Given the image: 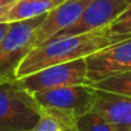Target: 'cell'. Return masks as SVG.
<instances>
[{"mask_svg": "<svg viewBox=\"0 0 131 131\" xmlns=\"http://www.w3.org/2000/svg\"><path fill=\"white\" fill-rule=\"evenodd\" d=\"M65 0H15L1 15L0 22L12 23L48 13Z\"/></svg>", "mask_w": 131, "mask_h": 131, "instance_id": "10", "label": "cell"}, {"mask_svg": "<svg viewBox=\"0 0 131 131\" xmlns=\"http://www.w3.org/2000/svg\"><path fill=\"white\" fill-rule=\"evenodd\" d=\"M28 131H69L64 125H61L56 118L42 112L38 122Z\"/></svg>", "mask_w": 131, "mask_h": 131, "instance_id": "14", "label": "cell"}, {"mask_svg": "<svg viewBox=\"0 0 131 131\" xmlns=\"http://www.w3.org/2000/svg\"><path fill=\"white\" fill-rule=\"evenodd\" d=\"M8 27H9V23L0 22V41H1V38L4 37V35L6 33V31H8Z\"/></svg>", "mask_w": 131, "mask_h": 131, "instance_id": "16", "label": "cell"}, {"mask_svg": "<svg viewBox=\"0 0 131 131\" xmlns=\"http://www.w3.org/2000/svg\"><path fill=\"white\" fill-rule=\"evenodd\" d=\"M17 80L31 94L55 88L90 84L87 77L85 57L47 66L32 74L24 75Z\"/></svg>", "mask_w": 131, "mask_h": 131, "instance_id": "5", "label": "cell"}, {"mask_svg": "<svg viewBox=\"0 0 131 131\" xmlns=\"http://www.w3.org/2000/svg\"><path fill=\"white\" fill-rule=\"evenodd\" d=\"M129 3H131V0H129Z\"/></svg>", "mask_w": 131, "mask_h": 131, "instance_id": "17", "label": "cell"}, {"mask_svg": "<svg viewBox=\"0 0 131 131\" xmlns=\"http://www.w3.org/2000/svg\"><path fill=\"white\" fill-rule=\"evenodd\" d=\"M110 45L113 43L107 36L106 27L83 35L51 38L31 50V52L20 62L15 79L51 65L84 59Z\"/></svg>", "mask_w": 131, "mask_h": 131, "instance_id": "1", "label": "cell"}, {"mask_svg": "<svg viewBox=\"0 0 131 131\" xmlns=\"http://www.w3.org/2000/svg\"><path fill=\"white\" fill-rule=\"evenodd\" d=\"M15 0H0V15L14 3Z\"/></svg>", "mask_w": 131, "mask_h": 131, "instance_id": "15", "label": "cell"}, {"mask_svg": "<svg viewBox=\"0 0 131 131\" xmlns=\"http://www.w3.org/2000/svg\"><path fill=\"white\" fill-rule=\"evenodd\" d=\"M107 36L112 43L131 38V3L107 27Z\"/></svg>", "mask_w": 131, "mask_h": 131, "instance_id": "12", "label": "cell"}, {"mask_svg": "<svg viewBox=\"0 0 131 131\" xmlns=\"http://www.w3.org/2000/svg\"><path fill=\"white\" fill-rule=\"evenodd\" d=\"M92 0H65L59 6L50 10L40 27L36 29L35 35V47L45 43L52 38L56 33L69 27L79 17L82 10ZM33 47V48H35Z\"/></svg>", "mask_w": 131, "mask_h": 131, "instance_id": "9", "label": "cell"}, {"mask_svg": "<svg viewBox=\"0 0 131 131\" xmlns=\"http://www.w3.org/2000/svg\"><path fill=\"white\" fill-rule=\"evenodd\" d=\"M42 110L17 79L0 82V131H28L40 120Z\"/></svg>", "mask_w": 131, "mask_h": 131, "instance_id": "3", "label": "cell"}, {"mask_svg": "<svg viewBox=\"0 0 131 131\" xmlns=\"http://www.w3.org/2000/svg\"><path fill=\"white\" fill-rule=\"evenodd\" d=\"M75 131H113V129L98 113L89 111L77 120Z\"/></svg>", "mask_w": 131, "mask_h": 131, "instance_id": "13", "label": "cell"}, {"mask_svg": "<svg viewBox=\"0 0 131 131\" xmlns=\"http://www.w3.org/2000/svg\"><path fill=\"white\" fill-rule=\"evenodd\" d=\"M90 85L98 90H104L120 95L131 97V71H125V73L107 77L98 82L90 83Z\"/></svg>", "mask_w": 131, "mask_h": 131, "instance_id": "11", "label": "cell"}, {"mask_svg": "<svg viewBox=\"0 0 131 131\" xmlns=\"http://www.w3.org/2000/svg\"><path fill=\"white\" fill-rule=\"evenodd\" d=\"M42 112L56 118L69 131H75L77 120L92 111L95 89L90 84L41 90L32 94Z\"/></svg>", "mask_w": 131, "mask_h": 131, "instance_id": "2", "label": "cell"}, {"mask_svg": "<svg viewBox=\"0 0 131 131\" xmlns=\"http://www.w3.org/2000/svg\"><path fill=\"white\" fill-rule=\"evenodd\" d=\"M87 77L90 83L111 75L131 71V38L110 45L85 57Z\"/></svg>", "mask_w": 131, "mask_h": 131, "instance_id": "7", "label": "cell"}, {"mask_svg": "<svg viewBox=\"0 0 131 131\" xmlns=\"http://www.w3.org/2000/svg\"><path fill=\"white\" fill-rule=\"evenodd\" d=\"M46 14L9 23L8 31L0 41V82L15 79L20 62L35 47L36 29Z\"/></svg>", "mask_w": 131, "mask_h": 131, "instance_id": "4", "label": "cell"}, {"mask_svg": "<svg viewBox=\"0 0 131 131\" xmlns=\"http://www.w3.org/2000/svg\"><path fill=\"white\" fill-rule=\"evenodd\" d=\"M129 5V0H92L69 27L52 38L77 36L107 27ZM51 40V38H50Z\"/></svg>", "mask_w": 131, "mask_h": 131, "instance_id": "6", "label": "cell"}, {"mask_svg": "<svg viewBox=\"0 0 131 131\" xmlns=\"http://www.w3.org/2000/svg\"><path fill=\"white\" fill-rule=\"evenodd\" d=\"M92 111L103 117L113 131H131V97L95 89Z\"/></svg>", "mask_w": 131, "mask_h": 131, "instance_id": "8", "label": "cell"}]
</instances>
